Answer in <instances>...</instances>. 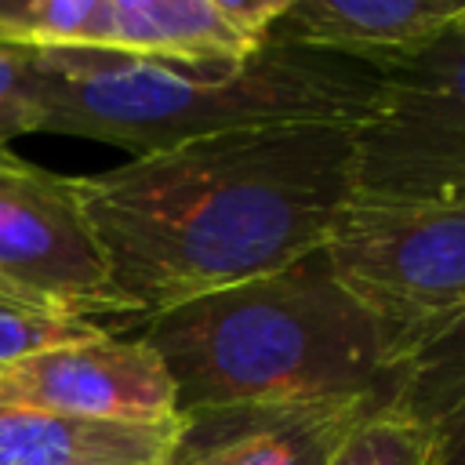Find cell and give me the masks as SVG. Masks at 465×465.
Returning a JSON list of instances; mask_svg holds the SVG:
<instances>
[{"label": "cell", "mask_w": 465, "mask_h": 465, "mask_svg": "<svg viewBox=\"0 0 465 465\" xmlns=\"http://www.w3.org/2000/svg\"><path fill=\"white\" fill-rule=\"evenodd\" d=\"M356 124H272L193 138L69 178L134 316L276 272L352 200Z\"/></svg>", "instance_id": "1"}, {"label": "cell", "mask_w": 465, "mask_h": 465, "mask_svg": "<svg viewBox=\"0 0 465 465\" xmlns=\"http://www.w3.org/2000/svg\"><path fill=\"white\" fill-rule=\"evenodd\" d=\"M40 131L156 153L272 124H360L378 94L371 62L262 40L247 62H178L116 47H29Z\"/></svg>", "instance_id": "2"}, {"label": "cell", "mask_w": 465, "mask_h": 465, "mask_svg": "<svg viewBox=\"0 0 465 465\" xmlns=\"http://www.w3.org/2000/svg\"><path fill=\"white\" fill-rule=\"evenodd\" d=\"M178 414L320 400H381L400 360L381 323L338 283L320 251L145 316Z\"/></svg>", "instance_id": "3"}, {"label": "cell", "mask_w": 465, "mask_h": 465, "mask_svg": "<svg viewBox=\"0 0 465 465\" xmlns=\"http://www.w3.org/2000/svg\"><path fill=\"white\" fill-rule=\"evenodd\" d=\"M371 65L378 94L356 124L352 200L465 203V22Z\"/></svg>", "instance_id": "4"}, {"label": "cell", "mask_w": 465, "mask_h": 465, "mask_svg": "<svg viewBox=\"0 0 465 465\" xmlns=\"http://www.w3.org/2000/svg\"><path fill=\"white\" fill-rule=\"evenodd\" d=\"M323 254L396 360L465 312V203L349 200Z\"/></svg>", "instance_id": "5"}, {"label": "cell", "mask_w": 465, "mask_h": 465, "mask_svg": "<svg viewBox=\"0 0 465 465\" xmlns=\"http://www.w3.org/2000/svg\"><path fill=\"white\" fill-rule=\"evenodd\" d=\"M0 283L98 323L134 316L116 294L102 247L69 178L0 145Z\"/></svg>", "instance_id": "6"}, {"label": "cell", "mask_w": 465, "mask_h": 465, "mask_svg": "<svg viewBox=\"0 0 465 465\" xmlns=\"http://www.w3.org/2000/svg\"><path fill=\"white\" fill-rule=\"evenodd\" d=\"M0 403L94 421H171L174 385L142 338L98 334L0 371Z\"/></svg>", "instance_id": "7"}, {"label": "cell", "mask_w": 465, "mask_h": 465, "mask_svg": "<svg viewBox=\"0 0 465 465\" xmlns=\"http://www.w3.org/2000/svg\"><path fill=\"white\" fill-rule=\"evenodd\" d=\"M381 400L218 407L178 414L171 465H331L345 432Z\"/></svg>", "instance_id": "8"}, {"label": "cell", "mask_w": 465, "mask_h": 465, "mask_svg": "<svg viewBox=\"0 0 465 465\" xmlns=\"http://www.w3.org/2000/svg\"><path fill=\"white\" fill-rule=\"evenodd\" d=\"M465 22V0H294L265 40L378 62Z\"/></svg>", "instance_id": "9"}, {"label": "cell", "mask_w": 465, "mask_h": 465, "mask_svg": "<svg viewBox=\"0 0 465 465\" xmlns=\"http://www.w3.org/2000/svg\"><path fill=\"white\" fill-rule=\"evenodd\" d=\"M178 418L94 421L0 403V465H171Z\"/></svg>", "instance_id": "10"}, {"label": "cell", "mask_w": 465, "mask_h": 465, "mask_svg": "<svg viewBox=\"0 0 465 465\" xmlns=\"http://www.w3.org/2000/svg\"><path fill=\"white\" fill-rule=\"evenodd\" d=\"M102 47L178 62L240 65L258 44L225 25L207 0H105Z\"/></svg>", "instance_id": "11"}, {"label": "cell", "mask_w": 465, "mask_h": 465, "mask_svg": "<svg viewBox=\"0 0 465 465\" xmlns=\"http://www.w3.org/2000/svg\"><path fill=\"white\" fill-rule=\"evenodd\" d=\"M465 407V312L425 338L400 360L396 389L389 400L392 414H403L425 429Z\"/></svg>", "instance_id": "12"}, {"label": "cell", "mask_w": 465, "mask_h": 465, "mask_svg": "<svg viewBox=\"0 0 465 465\" xmlns=\"http://www.w3.org/2000/svg\"><path fill=\"white\" fill-rule=\"evenodd\" d=\"M105 0H0V44L102 47Z\"/></svg>", "instance_id": "13"}, {"label": "cell", "mask_w": 465, "mask_h": 465, "mask_svg": "<svg viewBox=\"0 0 465 465\" xmlns=\"http://www.w3.org/2000/svg\"><path fill=\"white\" fill-rule=\"evenodd\" d=\"M98 334H109V331L102 323H91L51 302L29 298L0 283V371L25 356L73 345V341H87Z\"/></svg>", "instance_id": "14"}, {"label": "cell", "mask_w": 465, "mask_h": 465, "mask_svg": "<svg viewBox=\"0 0 465 465\" xmlns=\"http://www.w3.org/2000/svg\"><path fill=\"white\" fill-rule=\"evenodd\" d=\"M331 465H432V429L378 407L345 432Z\"/></svg>", "instance_id": "15"}, {"label": "cell", "mask_w": 465, "mask_h": 465, "mask_svg": "<svg viewBox=\"0 0 465 465\" xmlns=\"http://www.w3.org/2000/svg\"><path fill=\"white\" fill-rule=\"evenodd\" d=\"M40 131L36 98H33V73H29V47L0 44V145Z\"/></svg>", "instance_id": "16"}, {"label": "cell", "mask_w": 465, "mask_h": 465, "mask_svg": "<svg viewBox=\"0 0 465 465\" xmlns=\"http://www.w3.org/2000/svg\"><path fill=\"white\" fill-rule=\"evenodd\" d=\"M207 4L240 36H247L251 44H262L272 33V25L291 11L294 0H207Z\"/></svg>", "instance_id": "17"}, {"label": "cell", "mask_w": 465, "mask_h": 465, "mask_svg": "<svg viewBox=\"0 0 465 465\" xmlns=\"http://www.w3.org/2000/svg\"><path fill=\"white\" fill-rule=\"evenodd\" d=\"M432 465H465V407L432 429Z\"/></svg>", "instance_id": "18"}, {"label": "cell", "mask_w": 465, "mask_h": 465, "mask_svg": "<svg viewBox=\"0 0 465 465\" xmlns=\"http://www.w3.org/2000/svg\"><path fill=\"white\" fill-rule=\"evenodd\" d=\"M113 4H124V0H113Z\"/></svg>", "instance_id": "19"}]
</instances>
